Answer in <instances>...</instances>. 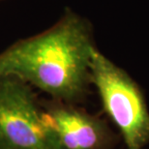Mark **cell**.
<instances>
[{
    "label": "cell",
    "instance_id": "cell-2",
    "mask_svg": "<svg viewBox=\"0 0 149 149\" xmlns=\"http://www.w3.org/2000/svg\"><path fill=\"white\" fill-rule=\"evenodd\" d=\"M90 74L104 111L118 128L126 148L145 149L149 143V109L139 84L97 47L92 53Z\"/></svg>",
    "mask_w": 149,
    "mask_h": 149
},
{
    "label": "cell",
    "instance_id": "cell-3",
    "mask_svg": "<svg viewBox=\"0 0 149 149\" xmlns=\"http://www.w3.org/2000/svg\"><path fill=\"white\" fill-rule=\"evenodd\" d=\"M42 113L32 86L0 76V149H59Z\"/></svg>",
    "mask_w": 149,
    "mask_h": 149
},
{
    "label": "cell",
    "instance_id": "cell-4",
    "mask_svg": "<svg viewBox=\"0 0 149 149\" xmlns=\"http://www.w3.org/2000/svg\"><path fill=\"white\" fill-rule=\"evenodd\" d=\"M44 123L59 149H113L119 136L106 120L77 105L56 100L41 101Z\"/></svg>",
    "mask_w": 149,
    "mask_h": 149
},
{
    "label": "cell",
    "instance_id": "cell-1",
    "mask_svg": "<svg viewBox=\"0 0 149 149\" xmlns=\"http://www.w3.org/2000/svg\"><path fill=\"white\" fill-rule=\"evenodd\" d=\"M91 25L66 10L46 31L22 39L0 52V76H14L50 99L79 105L90 91Z\"/></svg>",
    "mask_w": 149,
    "mask_h": 149
}]
</instances>
